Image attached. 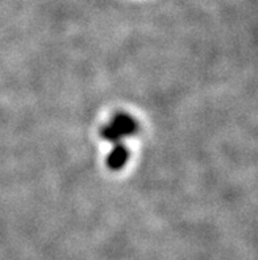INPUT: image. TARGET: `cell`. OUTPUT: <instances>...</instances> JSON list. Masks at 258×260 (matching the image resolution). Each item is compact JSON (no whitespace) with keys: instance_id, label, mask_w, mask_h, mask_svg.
Segmentation results:
<instances>
[{"instance_id":"obj_1","label":"cell","mask_w":258,"mask_h":260,"mask_svg":"<svg viewBox=\"0 0 258 260\" xmlns=\"http://www.w3.org/2000/svg\"><path fill=\"white\" fill-rule=\"evenodd\" d=\"M137 122L131 115L120 112L101 128L100 135L104 140L114 143L115 145L123 144V139L134 135V132L137 131Z\"/></svg>"},{"instance_id":"obj_2","label":"cell","mask_w":258,"mask_h":260,"mask_svg":"<svg viewBox=\"0 0 258 260\" xmlns=\"http://www.w3.org/2000/svg\"><path fill=\"white\" fill-rule=\"evenodd\" d=\"M128 157H129V153H128V149L125 148L124 144L114 145V148H112L111 153L107 158L108 168L112 169V171H119L128 161Z\"/></svg>"}]
</instances>
